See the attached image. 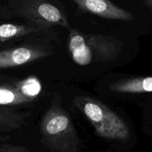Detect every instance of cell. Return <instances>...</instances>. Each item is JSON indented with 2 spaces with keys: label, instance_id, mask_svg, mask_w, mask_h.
<instances>
[{
  "label": "cell",
  "instance_id": "obj_1",
  "mask_svg": "<svg viewBox=\"0 0 152 152\" xmlns=\"http://www.w3.org/2000/svg\"><path fill=\"white\" fill-rule=\"evenodd\" d=\"M41 133L48 146L56 152H77L79 140L69 116L59 101H53L42 119Z\"/></svg>",
  "mask_w": 152,
  "mask_h": 152
},
{
  "label": "cell",
  "instance_id": "obj_2",
  "mask_svg": "<svg viewBox=\"0 0 152 152\" xmlns=\"http://www.w3.org/2000/svg\"><path fill=\"white\" fill-rule=\"evenodd\" d=\"M74 102L99 137L119 141L129 140L130 132L126 122L105 104L88 96H77Z\"/></svg>",
  "mask_w": 152,
  "mask_h": 152
},
{
  "label": "cell",
  "instance_id": "obj_3",
  "mask_svg": "<svg viewBox=\"0 0 152 152\" xmlns=\"http://www.w3.org/2000/svg\"><path fill=\"white\" fill-rule=\"evenodd\" d=\"M14 16L28 19L35 26L48 30L55 25L69 28L68 19L60 10L53 4L41 0H25L10 6Z\"/></svg>",
  "mask_w": 152,
  "mask_h": 152
},
{
  "label": "cell",
  "instance_id": "obj_4",
  "mask_svg": "<svg viewBox=\"0 0 152 152\" xmlns=\"http://www.w3.org/2000/svg\"><path fill=\"white\" fill-rule=\"evenodd\" d=\"M93 55V60L110 62L115 59L123 48V45L114 37L99 34H83Z\"/></svg>",
  "mask_w": 152,
  "mask_h": 152
},
{
  "label": "cell",
  "instance_id": "obj_5",
  "mask_svg": "<svg viewBox=\"0 0 152 152\" xmlns=\"http://www.w3.org/2000/svg\"><path fill=\"white\" fill-rule=\"evenodd\" d=\"M82 10L105 19L121 21H133L132 13L107 0H74Z\"/></svg>",
  "mask_w": 152,
  "mask_h": 152
},
{
  "label": "cell",
  "instance_id": "obj_6",
  "mask_svg": "<svg viewBox=\"0 0 152 152\" xmlns=\"http://www.w3.org/2000/svg\"><path fill=\"white\" fill-rule=\"evenodd\" d=\"M48 54L46 50L34 47H19L2 50L0 51V68L25 65Z\"/></svg>",
  "mask_w": 152,
  "mask_h": 152
},
{
  "label": "cell",
  "instance_id": "obj_7",
  "mask_svg": "<svg viewBox=\"0 0 152 152\" xmlns=\"http://www.w3.org/2000/svg\"><path fill=\"white\" fill-rule=\"evenodd\" d=\"M68 48L74 62L79 65L86 66L93 60V55L85 40L83 34L76 29H70Z\"/></svg>",
  "mask_w": 152,
  "mask_h": 152
},
{
  "label": "cell",
  "instance_id": "obj_8",
  "mask_svg": "<svg viewBox=\"0 0 152 152\" xmlns=\"http://www.w3.org/2000/svg\"><path fill=\"white\" fill-rule=\"evenodd\" d=\"M112 91L119 93L152 92V77L127 79L112 83L109 87Z\"/></svg>",
  "mask_w": 152,
  "mask_h": 152
},
{
  "label": "cell",
  "instance_id": "obj_9",
  "mask_svg": "<svg viewBox=\"0 0 152 152\" xmlns=\"http://www.w3.org/2000/svg\"><path fill=\"white\" fill-rule=\"evenodd\" d=\"M45 31L35 25H22L13 24H3L0 25V42L17 37H25Z\"/></svg>",
  "mask_w": 152,
  "mask_h": 152
},
{
  "label": "cell",
  "instance_id": "obj_10",
  "mask_svg": "<svg viewBox=\"0 0 152 152\" xmlns=\"http://www.w3.org/2000/svg\"><path fill=\"white\" fill-rule=\"evenodd\" d=\"M32 99L24 96L16 86H0V105H13L32 102Z\"/></svg>",
  "mask_w": 152,
  "mask_h": 152
},
{
  "label": "cell",
  "instance_id": "obj_11",
  "mask_svg": "<svg viewBox=\"0 0 152 152\" xmlns=\"http://www.w3.org/2000/svg\"><path fill=\"white\" fill-rule=\"evenodd\" d=\"M16 88L26 97L35 100L42 91V84L35 77H30L16 83Z\"/></svg>",
  "mask_w": 152,
  "mask_h": 152
},
{
  "label": "cell",
  "instance_id": "obj_12",
  "mask_svg": "<svg viewBox=\"0 0 152 152\" xmlns=\"http://www.w3.org/2000/svg\"><path fill=\"white\" fill-rule=\"evenodd\" d=\"M10 111H2V112H0V116L4 115V114H7L8 113H10ZM1 120H4V121L8 122V123H13V124L16 125V126H20L22 125V123H23V119H1L0 118Z\"/></svg>",
  "mask_w": 152,
  "mask_h": 152
},
{
  "label": "cell",
  "instance_id": "obj_13",
  "mask_svg": "<svg viewBox=\"0 0 152 152\" xmlns=\"http://www.w3.org/2000/svg\"><path fill=\"white\" fill-rule=\"evenodd\" d=\"M0 152H23V150L13 147H2L0 148Z\"/></svg>",
  "mask_w": 152,
  "mask_h": 152
},
{
  "label": "cell",
  "instance_id": "obj_14",
  "mask_svg": "<svg viewBox=\"0 0 152 152\" xmlns=\"http://www.w3.org/2000/svg\"><path fill=\"white\" fill-rule=\"evenodd\" d=\"M144 4H146L147 7H149L152 10V0H145V1H144Z\"/></svg>",
  "mask_w": 152,
  "mask_h": 152
}]
</instances>
